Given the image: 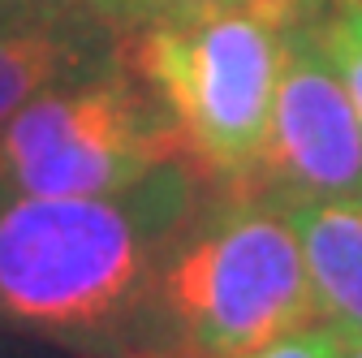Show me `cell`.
Wrapping results in <instances>:
<instances>
[{
  "instance_id": "obj_2",
  "label": "cell",
  "mask_w": 362,
  "mask_h": 358,
  "mask_svg": "<svg viewBox=\"0 0 362 358\" xmlns=\"http://www.w3.org/2000/svg\"><path fill=\"white\" fill-rule=\"evenodd\" d=\"M320 320L306 255L267 190L203 199L151 294L147 358H238Z\"/></svg>"
},
{
  "instance_id": "obj_13",
  "label": "cell",
  "mask_w": 362,
  "mask_h": 358,
  "mask_svg": "<svg viewBox=\"0 0 362 358\" xmlns=\"http://www.w3.org/2000/svg\"><path fill=\"white\" fill-rule=\"evenodd\" d=\"M341 358H362V337H345V345H341Z\"/></svg>"
},
{
  "instance_id": "obj_3",
  "label": "cell",
  "mask_w": 362,
  "mask_h": 358,
  "mask_svg": "<svg viewBox=\"0 0 362 358\" xmlns=\"http://www.w3.org/2000/svg\"><path fill=\"white\" fill-rule=\"evenodd\" d=\"M289 18L229 9L129 30V65L160 96L190 160L224 186H255L281 82Z\"/></svg>"
},
{
  "instance_id": "obj_7",
  "label": "cell",
  "mask_w": 362,
  "mask_h": 358,
  "mask_svg": "<svg viewBox=\"0 0 362 358\" xmlns=\"http://www.w3.org/2000/svg\"><path fill=\"white\" fill-rule=\"evenodd\" d=\"M281 203L298 229L320 320L345 337H362V195Z\"/></svg>"
},
{
  "instance_id": "obj_8",
  "label": "cell",
  "mask_w": 362,
  "mask_h": 358,
  "mask_svg": "<svg viewBox=\"0 0 362 358\" xmlns=\"http://www.w3.org/2000/svg\"><path fill=\"white\" fill-rule=\"evenodd\" d=\"M100 5L125 26L139 30L160 18H194V13H229V9H250V13H272V18H293L320 0H100Z\"/></svg>"
},
{
  "instance_id": "obj_11",
  "label": "cell",
  "mask_w": 362,
  "mask_h": 358,
  "mask_svg": "<svg viewBox=\"0 0 362 358\" xmlns=\"http://www.w3.org/2000/svg\"><path fill=\"white\" fill-rule=\"evenodd\" d=\"M0 358H52V354L43 350V341H30V337L0 328Z\"/></svg>"
},
{
  "instance_id": "obj_1",
  "label": "cell",
  "mask_w": 362,
  "mask_h": 358,
  "mask_svg": "<svg viewBox=\"0 0 362 358\" xmlns=\"http://www.w3.org/2000/svg\"><path fill=\"white\" fill-rule=\"evenodd\" d=\"M177 160L112 195H0V328L78 358H147L160 267L203 207Z\"/></svg>"
},
{
  "instance_id": "obj_6",
  "label": "cell",
  "mask_w": 362,
  "mask_h": 358,
  "mask_svg": "<svg viewBox=\"0 0 362 358\" xmlns=\"http://www.w3.org/2000/svg\"><path fill=\"white\" fill-rule=\"evenodd\" d=\"M125 26L100 0L0 18V129L48 86L125 57Z\"/></svg>"
},
{
  "instance_id": "obj_10",
  "label": "cell",
  "mask_w": 362,
  "mask_h": 358,
  "mask_svg": "<svg viewBox=\"0 0 362 358\" xmlns=\"http://www.w3.org/2000/svg\"><path fill=\"white\" fill-rule=\"evenodd\" d=\"M341 345H345V333L328 320H315L306 328H293L276 341H267L250 354H238V358H341Z\"/></svg>"
},
{
  "instance_id": "obj_4",
  "label": "cell",
  "mask_w": 362,
  "mask_h": 358,
  "mask_svg": "<svg viewBox=\"0 0 362 358\" xmlns=\"http://www.w3.org/2000/svg\"><path fill=\"white\" fill-rule=\"evenodd\" d=\"M177 160H190L181 129L129 57H117L9 117L0 129V195H112Z\"/></svg>"
},
{
  "instance_id": "obj_9",
  "label": "cell",
  "mask_w": 362,
  "mask_h": 358,
  "mask_svg": "<svg viewBox=\"0 0 362 358\" xmlns=\"http://www.w3.org/2000/svg\"><path fill=\"white\" fill-rule=\"evenodd\" d=\"M324 39H328V52H332L345 86H349V100L362 117V0H328Z\"/></svg>"
},
{
  "instance_id": "obj_12",
  "label": "cell",
  "mask_w": 362,
  "mask_h": 358,
  "mask_svg": "<svg viewBox=\"0 0 362 358\" xmlns=\"http://www.w3.org/2000/svg\"><path fill=\"white\" fill-rule=\"evenodd\" d=\"M57 5H74V0H0V18L5 13H30V9H57Z\"/></svg>"
},
{
  "instance_id": "obj_5",
  "label": "cell",
  "mask_w": 362,
  "mask_h": 358,
  "mask_svg": "<svg viewBox=\"0 0 362 358\" xmlns=\"http://www.w3.org/2000/svg\"><path fill=\"white\" fill-rule=\"evenodd\" d=\"M328 0L293 13L281 39V82L255 186L281 199L362 195V117L324 39Z\"/></svg>"
}]
</instances>
